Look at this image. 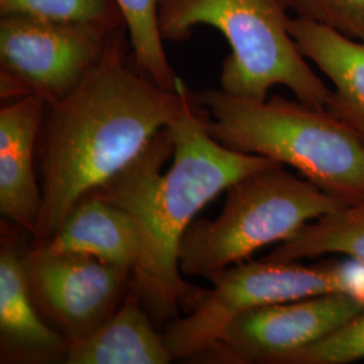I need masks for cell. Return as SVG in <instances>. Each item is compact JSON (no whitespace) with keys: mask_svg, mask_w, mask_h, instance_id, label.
I'll return each mask as SVG.
<instances>
[{"mask_svg":"<svg viewBox=\"0 0 364 364\" xmlns=\"http://www.w3.org/2000/svg\"><path fill=\"white\" fill-rule=\"evenodd\" d=\"M275 164L216 141L196 100L127 166L92 191L129 212L141 228L144 250L131 287L154 323L181 317L208 291L188 284L178 263L182 237L196 215L239 178Z\"/></svg>","mask_w":364,"mask_h":364,"instance_id":"obj_1","label":"cell"},{"mask_svg":"<svg viewBox=\"0 0 364 364\" xmlns=\"http://www.w3.org/2000/svg\"><path fill=\"white\" fill-rule=\"evenodd\" d=\"M126 27L115 30L105 54L64 99L48 105L39 132L42 210L33 246L46 245L84 196L127 166L156 136L196 105L177 77L158 87L130 66Z\"/></svg>","mask_w":364,"mask_h":364,"instance_id":"obj_2","label":"cell"},{"mask_svg":"<svg viewBox=\"0 0 364 364\" xmlns=\"http://www.w3.org/2000/svg\"><path fill=\"white\" fill-rule=\"evenodd\" d=\"M196 100L221 144L291 166L346 204L364 200V138L326 108L281 96L250 100L220 88L196 93Z\"/></svg>","mask_w":364,"mask_h":364,"instance_id":"obj_3","label":"cell"},{"mask_svg":"<svg viewBox=\"0 0 364 364\" xmlns=\"http://www.w3.org/2000/svg\"><path fill=\"white\" fill-rule=\"evenodd\" d=\"M281 0H161L158 22L164 41L181 42L196 26L218 28L228 41L221 91L250 100H266L275 85L296 99L326 108L332 96L291 37Z\"/></svg>","mask_w":364,"mask_h":364,"instance_id":"obj_4","label":"cell"},{"mask_svg":"<svg viewBox=\"0 0 364 364\" xmlns=\"http://www.w3.org/2000/svg\"><path fill=\"white\" fill-rule=\"evenodd\" d=\"M344 205L284 165L255 170L227 189L216 219L191 224L180 245V270L186 277L208 278L260 248L285 242L305 224Z\"/></svg>","mask_w":364,"mask_h":364,"instance_id":"obj_5","label":"cell"},{"mask_svg":"<svg viewBox=\"0 0 364 364\" xmlns=\"http://www.w3.org/2000/svg\"><path fill=\"white\" fill-rule=\"evenodd\" d=\"M213 287L185 317L166 324L173 359L193 360L210 350L235 317L250 309L333 293L364 297V267L352 263L242 262L207 278Z\"/></svg>","mask_w":364,"mask_h":364,"instance_id":"obj_6","label":"cell"},{"mask_svg":"<svg viewBox=\"0 0 364 364\" xmlns=\"http://www.w3.org/2000/svg\"><path fill=\"white\" fill-rule=\"evenodd\" d=\"M115 30L100 25L1 16V100L36 95L53 105L64 99L100 61Z\"/></svg>","mask_w":364,"mask_h":364,"instance_id":"obj_7","label":"cell"},{"mask_svg":"<svg viewBox=\"0 0 364 364\" xmlns=\"http://www.w3.org/2000/svg\"><path fill=\"white\" fill-rule=\"evenodd\" d=\"M23 263L39 312L69 341L103 324L132 287L129 269L46 245L27 250Z\"/></svg>","mask_w":364,"mask_h":364,"instance_id":"obj_8","label":"cell"},{"mask_svg":"<svg viewBox=\"0 0 364 364\" xmlns=\"http://www.w3.org/2000/svg\"><path fill=\"white\" fill-rule=\"evenodd\" d=\"M363 309V296L351 293L258 306L237 314L224 328L213 347L197 360L277 364L289 353L335 332Z\"/></svg>","mask_w":364,"mask_h":364,"instance_id":"obj_9","label":"cell"},{"mask_svg":"<svg viewBox=\"0 0 364 364\" xmlns=\"http://www.w3.org/2000/svg\"><path fill=\"white\" fill-rule=\"evenodd\" d=\"M46 108L42 97L28 95L0 109V213L31 236L42 210L34 156Z\"/></svg>","mask_w":364,"mask_h":364,"instance_id":"obj_10","label":"cell"},{"mask_svg":"<svg viewBox=\"0 0 364 364\" xmlns=\"http://www.w3.org/2000/svg\"><path fill=\"white\" fill-rule=\"evenodd\" d=\"M13 235L1 231L0 248V362H65L69 340L49 326L36 305Z\"/></svg>","mask_w":364,"mask_h":364,"instance_id":"obj_11","label":"cell"},{"mask_svg":"<svg viewBox=\"0 0 364 364\" xmlns=\"http://www.w3.org/2000/svg\"><path fill=\"white\" fill-rule=\"evenodd\" d=\"M46 246L93 257L132 273L144 250L141 228L130 213L92 193L84 196L66 215Z\"/></svg>","mask_w":364,"mask_h":364,"instance_id":"obj_12","label":"cell"},{"mask_svg":"<svg viewBox=\"0 0 364 364\" xmlns=\"http://www.w3.org/2000/svg\"><path fill=\"white\" fill-rule=\"evenodd\" d=\"M164 333L131 287L117 311L82 338L69 341L68 364H168Z\"/></svg>","mask_w":364,"mask_h":364,"instance_id":"obj_13","label":"cell"},{"mask_svg":"<svg viewBox=\"0 0 364 364\" xmlns=\"http://www.w3.org/2000/svg\"><path fill=\"white\" fill-rule=\"evenodd\" d=\"M287 26L304 57L335 87L326 109L364 138V41L297 16L289 18Z\"/></svg>","mask_w":364,"mask_h":364,"instance_id":"obj_14","label":"cell"},{"mask_svg":"<svg viewBox=\"0 0 364 364\" xmlns=\"http://www.w3.org/2000/svg\"><path fill=\"white\" fill-rule=\"evenodd\" d=\"M341 254L364 267V200L305 224L264 259L302 262Z\"/></svg>","mask_w":364,"mask_h":364,"instance_id":"obj_15","label":"cell"},{"mask_svg":"<svg viewBox=\"0 0 364 364\" xmlns=\"http://www.w3.org/2000/svg\"><path fill=\"white\" fill-rule=\"evenodd\" d=\"M126 21L134 65L158 87L174 91V75L159 30L161 0H115Z\"/></svg>","mask_w":364,"mask_h":364,"instance_id":"obj_16","label":"cell"},{"mask_svg":"<svg viewBox=\"0 0 364 364\" xmlns=\"http://www.w3.org/2000/svg\"><path fill=\"white\" fill-rule=\"evenodd\" d=\"M0 15L109 28L126 27L115 0H0Z\"/></svg>","mask_w":364,"mask_h":364,"instance_id":"obj_17","label":"cell"},{"mask_svg":"<svg viewBox=\"0 0 364 364\" xmlns=\"http://www.w3.org/2000/svg\"><path fill=\"white\" fill-rule=\"evenodd\" d=\"M364 359V309L326 338L291 352L277 364H347Z\"/></svg>","mask_w":364,"mask_h":364,"instance_id":"obj_18","label":"cell"},{"mask_svg":"<svg viewBox=\"0 0 364 364\" xmlns=\"http://www.w3.org/2000/svg\"><path fill=\"white\" fill-rule=\"evenodd\" d=\"M297 18L364 41V0H281Z\"/></svg>","mask_w":364,"mask_h":364,"instance_id":"obj_19","label":"cell"}]
</instances>
